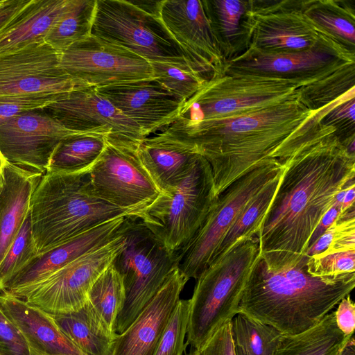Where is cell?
<instances>
[{"instance_id":"obj_1","label":"cell","mask_w":355,"mask_h":355,"mask_svg":"<svg viewBox=\"0 0 355 355\" xmlns=\"http://www.w3.org/2000/svg\"><path fill=\"white\" fill-rule=\"evenodd\" d=\"M325 126L282 162L277 189L256 234L266 268L306 266L309 239L336 195L355 180V156Z\"/></svg>"},{"instance_id":"obj_2","label":"cell","mask_w":355,"mask_h":355,"mask_svg":"<svg viewBox=\"0 0 355 355\" xmlns=\"http://www.w3.org/2000/svg\"><path fill=\"white\" fill-rule=\"evenodd\" d=\"M337 100L316 111L299 100L250 112L167 128L186 138L211 166L215 196L270 159L282 162L322 128L321 120Z\"/></svg>"},{"instance_id":"obj_3","label":"cell","mask_w":355,"mask_h":355,"mask_svg":"<svg viewBox=\"0 0 355 355\" xmlns=\"http://www.w3.org/2000/svg\"><path fill=\"white\" fill-rule=\"evenodd\" d=\"M355 286V272L314 277L306 266L268 270L260 255L252 268L239 313L282 335L304 332L319 323Z\"/></svg>"},{"instance_id":"obj_4","label":"cell","mask_w":355,"mask_h":355,"mask_svg":"<svg viewBox=\"0 0 355 355\" xmlns=\"http://www.w3.org/2000/svg\"><path fill=\"white\" fill-rule=\"evenodd\" d=\"M88 171L46 172L33 192L29 205L37 254L66 242L96 225L135 213L111 205L92 191Z\"/></svg>"},{"instance_id":"obj_5","label":"cell","mask_w":355,"mask_h":355,"mask_svg":"<svg viewBox=\"0 0 355 355\" xmlns=\"http://www.w3.org/2000/svg\"><path fill=\"white\" fill-rule=\"evenodd\" d=\"M259 257L257 236L243 238L198 277L189 300L187 346L197 349L214 330L239 313L249 275Z\"/></svg>"},{"instance_id":"obj_6","label":"cell","mask_w":355,"mask_h":355,"mask_svg":"<svg viewBox=\"0 0 355 355\" xmlns=\"http://www.w3.org/2000/svg\"><path fill=\"white\" fill-rule=\"evenodd\" d=\"M308 83L225 69L184 103L175 122L191 124L230 117L297 99L299 89Z\"/></svg>"},{"instance_id":"obj_7","label":"cell","mask_w":355,"mask_h":355,"mask_svg":"<svg viewBox=\"0 0 355 355\" xmlns=\"http://www.w3.org/2000/svg\"><path fill=\"white\" fill-rule=\"evenodd\" d=\"M121 233L123 245L112 262L122 277L125 292L116 335L134 322L178 266V252L167 249L138 218L125 217Z\"/></svg>"},{"instance_id":"obj_8","label":"cell","mask_w":355,"mask_h":355,"mask_svg":"<svg viewBox=\"0 0 355 355\" xmlns=\"http://www.w3.org/2000/svg\"><path fill=\"white\" fill-rule=\"evenodd\" d=\"M216 198L211 166L200 155L188 175L162 193L139 219L167 249L178 252L202 226Z\"/></svg>"},{"instance_id":"obj_9","label":"cell","mask_w":355,"mask_h":355,"mask_svg":"<svg viewBox=\"0 0 355 355\" xmlns=\"http://www.w3.org/2000/svg\"><path fill=\"white\" fill-rule=\"evenodd\" d=\"M91 35L121 46L150 63H171L198 74L160 17L130 1L96 0Z\"/></svg>"},{"instance_id":"obj_10","label":"cell","mask_w":355,"mask_h":355,"mask_svg":"<svg viewBox=\"0 0 355 355\" xmlns=\"http://www.w3.org/2000/svg\"><path fill=\"white\" fill-rule=\"evenodd\" d=\"M283 169V163L270 159L234 181L216 198L202 226L178 252V268L185 279L198 278L241 209Z\"/></svg>"},{"instance_id":"obj_11","label":"cell","mask_w":355,"mask_h":355,"mask_svg":"<svg viewBox=\"0 0 355 355\" xmlns=\"http://www.w3.org/2000/svg\"><path fill=\"white\" fill-rule=\"evenodd\" d=\"M123 243L121 227L120 234L109 243L80 256L39 283L8 293L50 314L78 312L84 309L92 285L111 264Z\"/></svg>"},{"instance_id":"obj_12","label":"cell","mask_w":355,"mask_h":355,"mask_svg":"<svg viewBox=\"0 0 355 355\" xmlns=\"http://www.w3.org/2000/svg\"><path fill=\"white\" fill-rule=\"evenodd\" d=\"M139 145L110 142L90 168L88 179L94 193L116 207L141 213L162 193L143 166Z\"/></svg>"},{"instance_id":"obj_13","label":"cell","mask_w":355,"mask_h":355,"mask_svg":"<svg viewBox=\"0 0 355 355\" xmlns=\"http://www.w3.org/2000/svg\"><path fill=\"white\" fill-rule=\"evenodd\" d=\"M243 51L295 52L318 45L320 33L304 14L302 1H252L242 21Z\"/></svg>"},{"instance_id":"obj_14","label":"cell","mask_w":355,"mask_h":355,"mask_svg":"<svg viewBox=\"0 0 355 355\" xmlns=\"http://www.w3.org/2000/svg\"><path fill=\"white\" fill-rule=\"evenodd\" d=\"M350 63H355V53L325 35L318 45L301 51L267 53L248 48L230 59L225 69L311 83Z\"/></svg>"},{"instance_id":"obj_15","label":"cell","mask_w":355,"mask_h":355,"mask_svg":"<svg viewBox=\"0 0 355 355\" xmlns=\"http://www.w3.org/2000/svg\"><path fill=\"white\" fill-rule=\"evenodd\" d=\"M60 67L73 78L95 87L153 78L148 60L93 35L62 52Z\"/></svg>"},{"instance_id":"obj_16","label":"cell","mask_w":355,"mask_h":355,"mask_svg":"<svg viewBox=\"0 0 355 355\" xmlns=\"http://www.w3.org/2000/svg\"><path fill=\"white\" fill-rule=\"evenodd\" d=\"M60 53L45 42L0 55V98L62 94L87 87L60 67Z\"/></svg>"},{"instance_id":"obj_17","label":"cell","mask_w":355,"mask_h":355,"mask_svg":"<svg viewBox=\"0 0 355 355\" xmlns=\"http://www.w3.org/2000/svg\"><path fill=\"white\" fill-rule=\"evenodd\" d=\"M44 109L65 128L103 135L110 142L139 145L146 137L136 123L123 115L95 87L67 93Z\"/></svg>"},{"instance_id":"obj_18","label":"cell","mask_w":355,"mask_h":355,"mask_svg":"<svg viewBox=\"0 0 355 355\" xmlns=\"http://www.w3.org/2000/svg\"><path fill=\"white\" fill-rule=\"evenodd\" d=\"M159 17L200 76L209 80L224 71L227 59L202 1L162 0Z\"/></svg>"},{"instance_id":"obj_19","label":"cell","mask_w":355,"mask_h":355,"mask_svg":"<svg viewBox=\"0 0 355 355\" xmlns=\"http://www.w3.org/2000/svg\"><path fill=\"white\" fill-rule=\"evenodd\" d=\"M76 133L44 108L31 110L0 126V153L8 163L44 174L59 143Z\"/></svg>"},{"instance_id":"obj_20","label":"cell","mask_w":355,"mask_h":355,"mask_svg":"<svg viewBox=\"0 0 355 355\" xmlns=\"http://www.w3.org/2000/svg\"><path fill=\"white\" fill-rule=\"evenodd\" d=\"M147 137L179 117L184 102L154 78L96 87Z\"/></svg>"},{"instance_id":"obj_21","label":"cell","mask_w":355,"mask_h":355,"mask_svg":"<svg viewBox=\"0 0 355 355\" xmlns=\"http://www.w3.org/2000/svg\"><path fill=\"white\" fill-rule=\"evenodd\" d=\"M187 282L175 267L134 322L116 335L112 355H153Z\"/></svg>"},{"instance_id":"obj_22","label":"cell","mask_w":355,"mask_h":355,"mask_svg":"<svg viewBox=\"0 0 355 355\" xmlns=\"http://www.w3.org/2000/svg\"><path fill=\"white\" fill-rule=\"evenodd\" d=\"M125 218L119 217L96 225L37 254L6 282L1 292L12 293L37 284L80 256L109 243L120 234Z\"/></svg>"},{"instance_id":"obj_23","label":"cell","mask_w":355,"mask_h":355,"mask_svg":"<svg viewBox=\"0 0 355 355\" xmlns=\"http://www.w3.org/2000/svg\"><path fill=\"white\" fill-rule=\"evenodd\" d=\"M137 153L162 193L179 184L200 155L191 141L166 129L143 139L137 147Z\"/></svg>"},{"instance_id":"obj_24","label":"cell","mask_w":355,"mask_h":355,"mask_svg":"<svg viewBox=\"0 0 355 355\" xmlns=\"http://www.w3.org/2000/svg\"><path fill=\"white\" fill-rule=\"evenodd\" d=\"M0 308L28 347L53 355H87L64 335L50 313L5 291L0 292Z\"/></svg>"},{"instance_id":"obj_25","label":"cell","mask_w":355,"mask_h":355,"mask_svg":"<svg viewBox=\"0 0 355 355\" xmlns=\"http://www.w3.org/2000/svg\"><path fill=\"white\" fill-rule=\"evenodd\" d=\"M44 174L5 162L0 174V263L29 211L33 192Z\"/></svg>"},{"instance_id":"obj_26","label":"cell","mask_w":355,"mask_h":355,"mask_svg":"<svg viewBox=\"0 0 355 355\" xmlns=\"http://www.w3.org/2000/svg\"><path fill=\"white\" fill-rule=\"evenodd\" d=\"M69 0H28L0 30V55L44 39Z\"/></svg>"},{"instance_id":"obj_27","label":"cell","mask_w":355,"mask_h":355,"mask_svg":"<svg viewBox=\"0 0 355 355\" xmlns=\"http://www.w3.org/2000/svg\"><path fill=\"white\" fill-rule=\"evenodd\" d=\"M125 300L122 277L111 263L92 285L84 307L92 326L111 340L116 336V323Z\"/></svg>"},{"instance_id":"obj_28","label":"cell","mask_w":355,"mask_h":355,"mask_svg":"<svg viewBox=\"0 0 355 355\" xmlns=\"http://www.w3.org/2000/svg\"><path fill=\"white\" fill-rule=\"evenodd\" d=\"M352 336H347L338 329L334 311H331L304 332L282 335L272 355H340Z\"/></svg>"},{"instance_id":"obj_29","label":"cell","mask_w":355,"mask_h":355,"mask_svg":"<svg viewBox=\"0 0 355 355\" xmlns=\"http://www.w3.org/2000/svg\"><path fill=\"white\" fill-rule=\"evenodd\" d=\"M302 10L315 28L355 53V9L348 2L302 1Z\"/></svg>"},{"instance_id":"obj_30","label":"cell","mask_w":355,"mask_h":355,"mask_svg":"<svg viewBox=\"0 0 355 355\" xmlns=\"http://www.w3.org/2000/svg\"><path fill=\"white\" fill-rule=\"evenodd\" d=\"M107 139L100 135L77 132L62 139L54 150L46 172L76 173L88 171L101 156Z\"/></svg>"},{"instance_id":"obj_31","label":"cell","mask_w":355,"mask_h":355,"mask_svg":"<svg viewBox=\"0 0 355 355\" xmlns=\"http://www.w3.org/2000/svg\"><path fill=\"white\" fill-rule=\"evenodd\" d=\"M202 3L227 62L243 51L241 25L250 0H204Z\"/></svg>"},{"instance_id":"obj_32","label":"cell","mask_w":355,"mask_h":355,"mask_svg":"<svg viewBox=\"0 0 355 355\" xmlns=\"http://www.w3.org/2000/svg\"><path fill=\"white\" fill-rule=\"evenodd\" d=\"M283 171L254 195L241 209L214 253L209 264L227 253L240 239L256 236L275 196Z\"/></svg>"},{"instance_id":"obj_33","label":"cell","mask_w":355,"mask_h":355,"mask_svg":"<svg viewBox=\"0 0 355 355\" xmlns=\"http://www.w3.org/2000/svg\"><path fill=\"white\" fill-rule=\"evenodd\" d=\"M96 0H69L48 32L44 42L62 53L91 35Z\"/></svg>"},{"instance_id":"obj_34","label":"cell","mask_w":355,"mask_h":355,"mask_svg":"<svg viewBox=\"0 0 355 355\" xmlns=\"http://www.w3.org/2000/svg\"><path fill=\"white\" fill-rule=\"evenodd\" d=\"M354 85L355 63H350L301 87L299 100L309 110L316 111L354 89Z\"/></svg>"},{"instance_id":"obj_35","label":"cell","mask_w":355,"mask_h":355,"mask_svg":"<svg viewBox=\"0 0 355 355\" xmlns=\"http://www.w3.org/2000/svg\"><path fill=\"white\" fill-rule=\"evenodd\" d=\"M232 338L246 355H272L282 336L274 327L238 313L231 321Z\"/></svg>"},{"instance_id":"obj_36","label":"cell","mask_w":355,"mask_h":355,"mask_svg":"<svg viewBox=\"0 0 355 355\" xmlns=\"http://www.w3.org/2000/svg\"><path fill=\"white\" fill-rule=\"evenodd\" d=\"M64 335L87 355H112L114 340L101 336L89 322L84 309L50 314Z\"/></svg>"},{"instance_id":"obj_37","label":"cell","mask_w":355,"mask_h":355,"mask_svg":"<svg viewBox=\"0 0 355 355\" xmlns=\"http://www.w3.org/2000/svg\"><path fill=\"white\" fill-rule=\"evenodd\" d=\"M153 78L184 103L207 81L191 69L166 62H150Z\"/></svg>"},{"instance_id":"obj_38","label":"cell","mask_w":355,"mask_h":355,"mask_svg":"<svg viewBox=\"0 0 355 355\" xmlns=\"http://www.w3.org/2000/svg\"><path fill=\"white\" fill-rule=\"evenodd\" d=\"M37 255L28 211L15 239L0 263V292L6 282Z\"/></svg>"},{"instance_id":"obj_39","label":"cell","mask_w":355,"mask_h":355,"mask_svg":"<svg viewBox=\"0 0 355 355\" xmlns=\"http://www.w3.org/2000/svg\"><path fill=\"white\" fill-rule=\"evenodd\" d=\"M189 300H179L153 355H185L189 322Z\"/></svg>"},{"instance_id":"obj_40","label":"cell","mask_w":355,"mask_h":355,"mask_svg":"<svg viewBox=\"0 0 355 355\" xmlns=\"http://www.w3.org/2000/svg\"><path fill=\"white\" fill-rule=\"evenodd\" d=\"M355 88L343 95L321 120V124L335 130L340 142L355 136Z\"/></svg>"},{"instance_id":"obj_41","label":"cell","mask_w":355,"mask_h":355,"mask_svg":"<svg viewBox=\"0 0 355 355\" xmlns=\"http://www.w3.org/2000/svg\"><path fill=\"white\" fill-rule=\"evenodd\" d=\"M306 268V272L314 277H335L355 272V250L315 254L309 258Z\"/></svg>"},{"instance_id":"obj_42","label":"cell","mask_w":355,"mask_h":355,"mask_svg":"<svg viewBox=\"0 0 355 355\" xmlns=\"http://www.w3.org/2000/svg\"><path fill=\"white\" fill-rule=\"evenodd\" d=\"M64 94H32L0 98V126L18 115L44 108Z\"/></svg>"},{"instance_id":"obj_43","label":"cell","mask_w":355,"mask_h":355,"mask_svg":"<svg viewBox=\"0 0 355 355\" xmlns=\"http://www.w3.org/2000/svg\"><path fill=\"white\" fill-rule=\"evenodd\" d=\"M231 321L220 325L205 339L197 349H193L196 354L236 355L232 335Z\"/></svg>"},{"instance_id":"obj_44","label":"cell","mask_w":355,"mask_h":355,"mask_svg":"<svg viewBox=\"0 0 355 355\" xmlns=\"http://www.w3.org/2000/svg\"><path fill=\"white\" fill-rule=\"evenodd\" d=\"M0 355H29L25 338L0 308Z\"/></svg>"},{"instance_id":"obj_45","label":"cell","mask_w":355,"mask_h":355,"mask_svg":"<svg viewBox=\"0 0 355 355\" xmlns=\"http://www.w3.org/2000/svg\"><path fill=\"white\" fill-rule=\"evenodd\" d=\"M335 320L338 329L347 336L354 335L355 328V304L350 294L343 298L334 311Z\"/></svg>"},{"instance_id":"obj_46","label":"cell","mask_w":355,"mask_h":355,"mask_svg":"<svg viewBox=\"0 0 355 355\" xmlns=\"http://www.w3.org/2000/svg\"><path fill=\"white\" fill-rule=\"evenodd\" d=\"M338 222L336 220L328 229L311 245L305 252V257L308 259L311 256L324 252L332 242L337 232Z\"/></svg>"},{"instance_id":"obj_47","label":"cell","mask_w":355,"mask_h":355,"mask_svg":"<svg viewBox=\"0 0 355 355\" xmlns=\"http://www.w3.org/2000/svg\"><path fill=\"white\" fill-rule=\"evenodd\" d=\"M28 0H6L0 6V30L28 2Z\"/></svg>"},{"instance_id":"obj_48","label":"cell","mask_w":355,"mask_h":355,"mask_svg":"<svg viewBox=\"0 0 355 355\" xmlns=\"http://www.w3.org/2000/svg\"><path fill=\"white\" fill-rule=\"evenodd\" d=\"M130 2L144 11L159 17L161 1H130Z\"/></svg>"},{"instance_id":"obj_49","label":"cell","mask_w":355,"mask_h":355,"mask_svg":"<svg viewBox=\"0 0 355 355\" xmlns=\"http://www.w3.org/2000/svg\"><path fill=\"white\" fill-rule=\"evenodd\" d=\"M355 182L351 184L345 193L341 205V213H344L348 209L354 206V198H355Z\"/></svg>"},{"instance_id":"obj_50","label":"cell","mask_w":355,"mask_h":355,"mask_svg":"<svg viewBox=\"0 0 355 355\" xmlns=\"http://www.w3.org/2000/svg\"><path fill=\"white\" fill-rule=\"evenodd\" d=\"M340 355H355V342L354 335L349 339L343 347Z\"/></svg>"},{"instance_id":"obj_51","label":"cell","mask_w":355,"mask_h":355,"mask_svg":"<svg viewBox=\"0 0 355 355\" xmlns=\"http://www.w3.org/2000/svg\"><path fill=\"white\" fill-rule=\"evenodd\" d=\"M29 355H53L49 354L44 352H42L40 351L36 350L32 347H29Z\"/></svg>"},{"instance_id":"obj_52","label":"cell","mask_w":355,"mask_h":355,"mask_svg":"<svg viewBox=\"0 0 355 355\" xmlns=\"http://www.w3.org/2000/svg\"><path fill=\"white\" fill-rule=\"evenodd\" d=\"M5 160L3 159L1 153H0V174H1V170H2V168H3V166L5 163Z\"/></svg>"},{"instance_id":"obj_53","label":"cell","mask_w":355,"mask_h":355,"mask_svg":"<svg viewBox=\"0 0 355 355\" xmlns=\"http://www.w3.org/2000/svg\"><path fill=\"white\" fill-rule=\"evenodd\" d=\"M236 348V355H246L242 350H241L240 349L237 348V347H235Z\"/></svg>"},{"instance_id":"obj_54","label":"cell","mask_w":355,"mask_h":355,"mask_svg":"<svg viewBox=\"0 0 355 355\" xmlns=\"http://www.w3.org/2000/svg\"><path fill=\"white\" fill-rule=\"evenodd\" d=\"M185 355H196L193 350L189 352L188 354L186 353Z\"/></svg>"},{"instance_id":"obj_55","label":"cell","mask_w":355,"mask_h":355,"mask_svg":"<svg viewBox=\"0 0 355 355\" xmlns=\"http://www.w3.org/2000/svg\"><path fill=\"white\" fill-rule=\"evenodd\" d=\"M6 0H0V6L5 2Z\"/></svg>"}]
</instances>
